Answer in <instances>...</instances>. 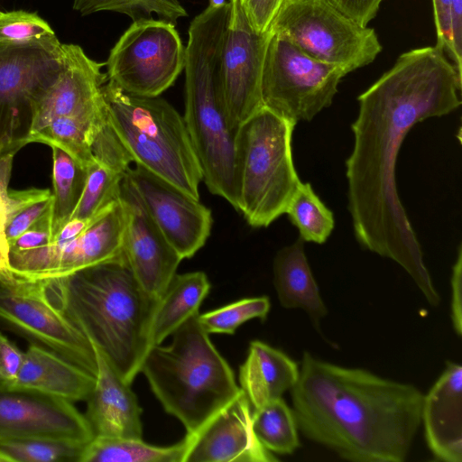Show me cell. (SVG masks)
Here are the masks:
<instances>
[{"mask_svg":"<svg viewBox=\"0 0 462 462\" xmlns=\"http://www.w3.org/2000/svg\"><path fill=\"white\" fill-rule=\"evenodd\" d=\"M460 76L437 45L410 50L360 94L346 161L348 210L358 243L400 264L431 306L435 290L412 226L398 195L395 170L407 134L418 123L461 105Z\"/></svg>","mask_w":462,"mask_h":462,"instance_id":"1","label":"cell"},{"mask_svg":"<svg viewBox=\"0 0 462 462\" xmlns=\"http://www.w3.org/2000/svg\"><path fill=\"white\" fill-rule=\"evenodd\" d=\"M291 393L298 429L349 461H404L421 423L423 394L414 385L309 352Z\"/></svg>","mask_w":462,"mask_h":462,"instance_id":"2","label":"cell"},{"mask_svg":"<svg viewBox=\"0 0 462 462\" xmlns=\"http://www.w3.org/2000/svg\"><path fill=\"white\" fill-rule=\"evenodd\" d=\"M44 283L51 302L131 384L150 348L149 325L157 300L143 290L125 258Z\"/></svg>","mask_w":462,"mask_h":462,"instance_id":"3","label":"cell"},{"mask_svg":"<svg viewBox=\"0 0 462 462\" xmlns=\"http://www.w3.org/2000/svg\"><path fill=\"white\" fill-rule=\"evenodd\" d=\"M231 5H209L191 21L186 45L183 120L210 193L236 209V134L219 95V72Z\"/></svg>","mask_w":462,"mask_h":462,"instance_id":"4","label":"cell"},{"mask_svg":"<svg viewBox=\"0 0 462 462\" xmlns=\"http://www.w3.org/2000/svg\"><path fill=\"white\" fill-rule=\"evenodd\" d=\"M189 318L172 334L169 346H152L140 372L169 414L197 432L242 392L234 373L198 320Z\"/></svg>","mask_w":462,"mask_h":462,"instance_id":"5","label":"cell"},{"mask_svg":"<svg viewBox=\"0 0 462 462\" xmlns=\"http://www.w3.org/2000/svg\"><path fill=\"white\" fill-rule=\"evenodd\" d=\"M107 122L138 165L199 199L201 169L183 117L165 99L127 94L107 81Z\"/></svg>","mask_w":462,"mask_h":462,"instance_id":"6","label":"cell"},{"mask_svg":"<svg viewBox=\"0 0 462 462\" xmlns=\"http://www.w3.org/2000/svg\"><path fill=\"white\" fill-rule=\"evenodd\" d=\"M296 124L263 106L236 129V210L251 226L285 214L301 182L292 161Z\"/></svg>","mask_w":462,"mask_h":462,"instance_id":"7","label":"cell"},{"mask_svg":"<svg viewBox=\"0 0 462 462\" xmlns=\"http://www.w3.org/2000/svg\"><path fill=\"white\" fill-rule=\"evenodd\" d=\"M271 32L313 59L348 72L372 63L382 51L374 30L362 26L329 0H287Z\"/></svg>","mask_w":462,"mask_h":462,"instance_id":"8","label":"cell"},{"mask_svg":"<svg viewBox=\"0 0 462 462\" xmlns=\"http://www.w3.org/2000/svg\"><path fill=\"white\" fill-rule=\"evenodd\" d=\"M261 81L263 106L295 121H310L332 104L346 69L319 61L271 32Z\"/></svg>","mask_w":462,"mask_h":462,"instance_id":"9","label":"cell"},{"mask_svg":"<svg viewBox=\"0 0 462 462\" xmlns=\"http://www.w3.org/2000/svg\"><path fill=\"white\" fill-rule=\"evenodd\" d=\"M186 46L175 25L160 19L133 22L105 62L107 81L138 97H158L184 69Z\"/></svg>","mask_w":462,"mask_h":462,"instance_id":"10","label":"cell"},{"mask_svg":"<svg viewBox=\"0 0 462 462\" xmlns=\"http://www.w3.org/2000/svg\"><path fill=\"white\" fill-rule=\"evenodd\" d=\"M0 320L30 343L97 374L90 341L49 300L44 281L13 275L0 279Z\"/></svg>","mask_w":462,"mask_h":462,"instance_id":"11","label":"cell"},{"mask_svg":"<svg viewBox=\"0 0 462 462\" xmlns=\"http://www.w3.org/2000/svg\"><path fill=\"white\" fill-rule=\"evenodd\" d=\"M126 213L119 198L93 217L77 237L10 252L12 272L28 280H51L124 257Z\"/></svg>","mask_w":462,"mask_h":462,"instance_id":"12","label":"cell"},{"mask_svg":"<svg viewBox=\"0 0 462 462\" xmlns=\"http://www.w3.org/2000/svg\"><path fill=\"white\" fill-rule=\"evenodd\" d=\"M63 60L62 43L55 33L27 42H0V154L14 150L22 116L29 113L30 103L55 79Z\"/></svg>","mask_w":462,"mask_h":462,"instance_id":"13","label":"cell"},{"mask_svg":"<svg viewBox=\"0 0 462 462\" xmlns=\"http://www.w3.org/2000/svg\"><path fill=\"white\" fill-rule=\"evenodd\" d=\"M230 17L223 45L219 95L231 129L263 107L261 81L271 31L255 32L241 0H229Z\"/></svg>","mask_w":462,"mask_h":462,"instance_id":"14","label":"cell"},{"mask_svg":"<svg viewBox=\"0 0 462 462\" xmlns=\"http://www.w3.org/2000/svg\"><path fill=\"white\" fill-rule=\"evenodd\" d=\"M63 66L55 79L31 103L30 124L23 136L44 128L53 119L78 116L95 120L106 118L104 86L105 62L88 57L78 44L62 43Z\"/></svg>","mask_w":462,"mask_h":462,"instance_id":"15","label":"cell"},{"mask_svg":"<svg viewBox=\"0 0 462 462\" xmlns=\"http://www.w3.org/2000/svg\"><path fill=\"white\" fill-rule=\"evenodd\" d=\"M39 438L87 444L94 434L72 402L35 391L0 387V440Z\"/></svg>","mask_w":462,"mask_h":462,"instance_id":"16","label":"cell"},{"mask_svg":"<svg viewBox=\"0 0 462 462\" xmlns=\"http://www.w3.org/2000/svg\"><path fill=\"white\" fill-rule=\"evenodd\" d=\"M126 174L171 246L182 260L192 257L210 235L211 210L138 165L130 167Z\"/></svg>","mask_w":462,"mask_h":462,"instance_id":"17","label":"cell"},{"mask_svg":"<svg viewBox=\"0 0 462 462\" xmlns=\"http://www.w3.org/2000/svg\"><path fill=\"white\" fill-rule=\"evenodd\" d=\"M120 199L126 213L124 257L143 290L157 300L182 260L165 239L125 174Z\"/></svg>","mask_w":462,"mask_h":462,"instance_id":"18","label":"cell"},{"mask_svg":"<svg viewBox=\"0 0 462 462\" xmlns=\"http://www.w3.org/2000/svg\"><path fill=\"white\" fill-rule=\"evenodd\" d=\"M253 408L243 391L197 432L187 435L183 462H273L279 459L256 438Z\"/></svg>","mask_w":462,"mask_h":462,"instance_id":"19","label":"cell"},{"mask_svg":"<svg viewBox=\"0 0 462 462\" xmlns=\"http://www.w3.org/2000/svg\"><path fill=\"white\" fill-rule=\"evenodd\" d=\"M96 382L85 414L94 437L142 439V409L131 390L94 346Z\"/></svg>","mask_w":462,"mask_h":462,"instance_id":"20","label":"cell"},{"mask_svg":"<svg viewBox=\"0 0 462 462\" xmlns=\"http://www.w3.org/2000/svg\"><path fill=\"white\" fill-rule=\"evenodd\" d=\"M421 421L427 445L439 460L462 461V366L447 362V367L426 396Z\"/></svg>","mask_w":462,"mask_h":462,"instance_id":"21","label":"cell"},{"mask_svg":"<svg viewBox=\"0 0 462 462\" xmlns=\"http://www.w3.org/2000/svg\"><path fill=\"white\" fill-rule=\"evenodd\" d=\"M96 376L60 355L31 343L14 382L9 386L40 392L69 402L87 401Z\"/></svg>","mask_w":462,"mask_h":462,"instance_id":"22","label":"cell"},{"mask_svg":"<svg viewBox=\"0 0 462 462\" xmlns=\"http://www.w3.org/2000/svg\"><path fill=\"white\" fill-rule=\"evenodd\" d=\"M92 153L94 159L86 169L84 186L69 220L90 221L117 200L122 181L131 167L132 160L116 140L97 142Z\"/></svg>","mask_w":462,"mask_h":462,"instance_id":"23","label":"cell"},{"mask_svg":"<svg viewBox=\"0 0 462 462\" xmlns=\"http://www.w3.org/2000/svg\"><path fill=\"white\" fill-rule=\"evenodd\" d=\"M299 374L298 364L284 352L254 340L239 368V387L256 410L291 390Z\"/></svg>","mask_w":462,"mask_h":462,"instance_id":"24","label":"cell"},{"mask_svg":"<svg viewBox=\"0 0 462 462\" xmlns=\"http://www.w3.org/2000/svg\"><path fill=\"white\" fill-rule=\"evenodd\" d=\"M273 269L280 304L286 309L303 310L318 328L328 309L309 265L304 241L300 236L277 252Z\"/></svg>","mask_w":462,"mask_h":462,"instance_id":"25","label":"cell"},{"mask_svg":"<svg viewBox=\"0 0 462 462\" xmlns=\"http://www.w3.org/2000/svg\"><path fill=\"white\" fill-rule=\"evenodd\" d=\"M210 289L203 272L177 274L157 300L149 325L150 347L160 345L189 318L199 313Z\"/></svg>","mask_w":462,"mask_h":462,"instance_id":"26","label":"cell"},{"mask_svg":"<svg viewBox=\"0 0 462 462\" xmlns=\"http://www.w3.org/2000/svg\"><path fill=\"white\" fill-rule=\"evenodd\" d=\"M106 121L107 116L103 120L78 116H60L53 119L37 133L17 138L14 150L17 152L23 146L32 143L55 146L71 157L80 169L86 171L94 159L91 149L92 141Z\"/></svg>","mask_w":462,"mask_h":462,"instance_id":"27","label":"cell"},{"mask_svg":"<svg viewBox=\"0 0 462 462\" xmlns=\"http://www.w3.org/2000/svg\"><path fill=\"white\" fill-rule=\"evenodd\" d=\"M189 440L159 447L142 439L94 437L86 444L79 462H183Z\"/></svg>","mask_w":462,"mask_h":462,"instance_id":"28","label":"cell"},{"mask_svg":"<svg viewBox=\"0 0 462 462\" xmlns=\"http://www.w3.org/2000/svg\"><path fill=\"white\" fill-rule=\"evenodd\" d=\"M252 421L256 438L270 452L288 455L300 447L292 409L282 397L253 410Z\"/></svg>","mask_w":462,"mask_h":462,"instance_id":"29","label":"cell"},{"mask_svg":"<svg viewBox=\"0 0 462 462\" xmlns=\"http://www.w3.org/2000/svg\"><path fill=\"white\" fill-rule=\"evenodd\" d=\"M52 151L53 212L51 243L68 222L81 194L86 171L80 169L65 152L51 146Z\"/></svg>","mask_w":462,"mask_h":462,"instance_id":"30","label":"cell"},{"mask_svg":"<svg viewBox=\"0 0 462 462\" xmlns=\"http://www.w3.org/2000/svg\"><path fill=\"white\" fill-rule=\"evenodd\" d=\"M285 214L298 228L300 237L304 242L323 244L334 229L333 213L320 200L309 182L300 183Z\"/></svg>","mask_w":462,"mask_h":462,"instance_id":"31","label":"cell"},{"mask_svg":"<svg viewBox=\"0 0 462 462\" xmlns=\"http://www.w3.org/2000/svg\"><path fill=\"white\" fill-rule=\"evenodd\" d=\"M85 446L59 439L0 440V462H79Z\"/></svg>","mask_w":462,"mask_h":462,"instance_id":"32","label":"cell"},{"mask_svg":"<svg viewBox=\"0 0 462 462\" xmlns=\"http://www.w3.org/2000/svg\"><path fill=\"white\" fill-rule=\"evenodd\" d=\"M72 7L81 15L99 12H115L127 15L133 22L152 18L174 25L179 19L187 17L188 13L180 0H73Z\"/></svg>","mask_w":462,"mask_h":462,"instance_id":"33","label":"cell"},{"mask_svg":"<svg viewBox=\"0 0 462 462\" xmlns=\"http://www.w3.org/2000/svg\"><path fill=\"white\" fill-rule=\"evenodd\" d=\"M52 204L53 198L49 189L9 190L6 198L5 226L8 245L38 222Z\"/></svg>","mask_w":462,"mask_h":462,"instance_id":"34","label":"cell"},{"mask_svg":"<svg viewBox=\"0 0 462 462\" xmlns=\"http://www.w3.org/2000/svg\"><path fill=\"white\" fill-rule=\"evenodd\" d=\"M271 308L266 296L245 298L221 308L198 315V320L207 333L234 334L244 322L264 320Z\"/></svg>","mask_w":462,"mask_h":462,"instance_id":"35","label":"cell"},{"mask_svg":"<svg viewBox=\"0 0 462 462\" xmlns=\"http://www.w3.org/2000/svg\"><path fill=\"white\" fill-rule=\"evenodd\" d=\"M52 33L50 24L36 13L0 12V42L32 41Z\"/></svg>","mask_w":462,"mask_h":462,"instance_id":"36","label":"cell"},{"mask_svg":"<svg viewBox=\"0 0 462 462\" xmlns=\"http://www.w3.org/2000/svg\"><path fill=\"white\" fill-rule=\"evenodd\" d=\"M15 152L13 150L0 154V279L14 275L9 261L10 249L5 236V226L8 183Z\"/></svg>","mask_w":462,"mask_h":462,"instance_id":"37","label":"cell"},{"mask_svg":"<svg viewBox=\"0 0 462 462\" xmlns=\"http://www.w3.org/2000/svg\"><path fill=\"white\" fill-rule=\"evenodd\" d=\"M434 21L437 32V46L441 49L462 76V60L456 54L453 34L451 7L452 0H432Z\"/></svg>","mask_w":462,"mask_h":462,"instance_id":"38","label":"cell"},{"mask_svg":"<svg viewBox=\"0 0 462 462\" xmlns=\"http://www.w3.org/2000/svg\"><path fill=\"white\" fill-rule=\"evenodd\" d=\"M246 17L252 28L264 33L271 27L278 13L287 0H241Z\"/></svg>","mask_w":462,"mask_h":462,"instance_id":"39","label":"cell"},{"mask_svg":"<svg viewBox=\"0 0 462 462\" xmlns=\"http://www.w3.org/2000/svg\"><path fill=\"white\" fill-rule=\"evenodd\" d=\"M53 204L31 228L9 245L10 252L26 251L51 243Z\"/></svg>","mask_w":462,"mask_h":462,"instance_id":"40","label":"cell"},{"mask_svg":"<svg viewBox=\"0 0 462 462\" xmlns=\"http://www.w3.org/2000/svg\"><path fill=\"white\" fill-rule=\"evenodd\" d=\"M23 358V351L0 332V387H9L14 382Z\"/></svg>","mask_w":462,"mask_h":462,"instance_id":"41","label":"cell"},{"mask_svg":"<svg viewBox=\"0 0 462 462\" xmlns=\"http://www.w3.org/2000/svg\"><path fill=\"white\" fill-rule=\"evenodd\" d=\"M343 14L361 24L367 26L379 10L383 0H329Z\"/></svg>","mask_w":462,"mask_h":462,"instance_id":"42","label":"cell"},{"mask_svg":"<svg viewBox=\"0 0 462 462\" xmlns=\"http://www.w3.org/2000/svg\"><path fill=\"white\" fill-rule=\"evenodd\" d=\"M451 319L455 332L461 336L462 332V247H458L457 261L452 269L451 276Z\"/></svg>","mask_w":462,"mask_h":462,"instance_id":"43","label":"cell"},{"mask_svg":"<svg viewBox=\"0 0 462 462\" xmlns=\"http://www.w3.org/2000/svg\"><path fill=\"white\" fill-rule=\"evenodd\" d=\"M89 222L80 219L69 220L55 236L53 242H63L77 237L87 228Z\"/></svg>","mask_w":462,"mask_h":462,"instance_id":"44","label":"cell"},{"mask_svg":"<svg viewBox=\"0 0 462 462\" xmlns=\"http://www.w3.org/2000/svg\"><path fill=\"white\" fill-rule=\"evenodd\" d=\"M224 3H226L225 0H209V5H212V6H218V5H223Z\"/></svg>","mask_w":462,"mask_h":462,"instance_id":"45","label":"cell"}]
</instances>
